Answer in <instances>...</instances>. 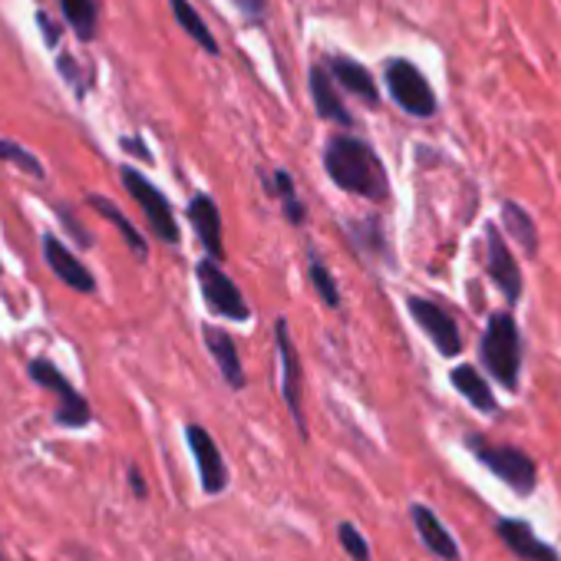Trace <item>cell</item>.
<instances>
[{
    "mask_svg": "<svg viewBox=\"0 0 561 561\" xmlns=\"http://www.w3.org/2000/svg\"><path fill=\"white\" fill-rule=\"evenodd\" d=\"M410 518H413V528H416V535L430 554H436L439 561H462L459 541L453 538V531L439 522V515L426 502H413Z\"/></svg>",
    "mask_w": 561,
    "mask_h": 561,
    "instance_id": "9a60e30c",
    "label": "cell"
},
{
    "mask_svg": "<svg viewBox=\"0 0 561 561\" xmlns=\"http://www.w3.org/2000/svg\"><path fill=\"white\" fill-rule=\"evenodd\" d=\"M60 11L67 27L77 34V41L93 44L100 31V0H60Z\"/></svg>",
    "mask_w": 561,
    "mask_h": 561,
    "instance_id": "603a6c76",
    "label": "cell"
},
{
    "mask_svg": "<svg viewBox=\"0 0 561 561\" xmlns=\"http://www.w3.org/2000/svg\"><path fill=\"white\" fill-rule=\"evenodd\" d=\"M188 225L195 228V234H198L202 248L208 251V257L221 264L225 261V231H221V211H218L211 195H205V192L192 195V202H188Z\"/></svg>",
    "mask_w": 561,
    "mask_h": 561,
    "instance_id": "e0dca14e",
    "label": "cell"
},
{
    "mask_svg": "<svg viewBox=\"0 0 561 561\" xmlns=\"http://www.w3.org/2000/svg\"><path fill=\"white\" fill-rule=\"evenodd\" d=\"M354 244L367 254V257H383L390 261V244H387V234H383V225L380 218H364V221H351L347 225Z\"/></svg>",
    "mask_w": 561,
    "mask_h": 561,
    "instance_id": "484cf974",
    "label": "cell"
},
{
    "mask_svg": "<svg viewBox=\"0 0 561 561\" xmlns=\"http://www.w3.org/2000/svg\"><path fill=\"white\" fill-rule=\"evenodd\" d=\"M383 83L390 90V100L413 119H430L436 116L439 103H436V93H433V83L426 80V73L407 60V57H390L383 64Z\"/></svg>",
    "mask_w": 561,
    "mask_h": 561,
    "instance_id": "277c9868",
    "label": "cell"
},
{
    "mask_svg": "<svg viewBox=\"0 0 561 561\" xmlns=\"http://www.w3.org/2000/svg\"><path fill=\"white\" fill-rule=\"evenodd\" d=\"M449 383H453L456 393H462V397L469 400L472 410H479V413H485V416H495V413H499V400H495V393H492L485 374H479V367H472V364L453 367Z\"/></svg>",
    "mask_w": 561,
    "mask_h": 561,
    "instance_id": "d6986e66",
    "label": "cell"
},
{
    "mask_svg": "<svg viewBox=\"0 0 561 561\" xmlns=\"http://www.w3.org/2000/svg\"><path fill=\"white\" fill-rule=\"evenodd\" d=\"M231 4H234L251 24H261L264 14H267V0H231Z\"/></svg>",
    "mask_w": 561,
    "mask_h": 561,
    "instance_id": "4dcf8cb0",
    "label": "cell"
},
{
    "mask_svg": "<svg viewBox=\"0 0 561 561\" xmlns=\"http://www.w3.org/2000/svg\"><path fill=\"white\" fill-rule=\"evenodd\" d=\"M57 215H60V221H64V228H67V231L73 234V241H77L80 248H90V244H93V234H90V231H87V228H83V225L77 221V215H73L70 208H64V205H57Z\"/></svg>",
    "mask_w": 561,
    "mask_h": 561,
    "instance_id": "f546056e",
    "label": "cell"
},
{
    "mask_svg": "<svg viewBox=\"0 0 561 561\" xmlns=\"http://www.w3.org/2000/svg\"><path fill=\"white\" fill-rule=\"evenodd\" d=\"M57 70H60V77L77 90V96H80V100L90 93V87H93V70H87V73H83V67H80V60H77L73 54H67V50H64V54L57 57Z\"/></svg>",
    "mask_w": 561,
    "mask_h": 561,
    "instance_id": "83f0119b",
    "label": "cell"
},
{
    "mask_svg": "<svg viewBox=\"0 0 561 561\" xmlns=\"http://www.w3.org/2000/svg\"><path fill=\"white\" fill-rule=\"evenodd\" d=\"M87 205H90V208H96L106 221H113V225L119 228V234L126 238L129 251H133L139 261H146V257H149V244H146L142 231H139L126 215H123V208H119L116 202H110V198H103V195H87Z\"/></svg>",
    "mask_w": 561,
    "mask_h": 561,
    "instance_id": "7402d4cb",
    "label": "cell"
},
{
    "mask_svg": "<svg viewBox=\"0 0 561 561\" xmlns=\"http://www.w3.org/2000/svg\"><path fill=\"white\" fill-rule=\"evenodd\" d=\"M485 274L492 285L505 295L508 305H518L522 301V291H525V277H522V267L505 241V234L499 231V225H485Z\"/></svg>",
    "mask_w": 561,
    "mask_h": 561,
    "instance_id": "30bf717a",
    "label": "cell"
},
{
    "mask_svg": "<svg viewBox=\"0 0 561 561\" xmlns=\"http://www.w3.org/2000/svg\"><path fill=\"white\" fill-rule=\"evenodd\" d=\"M119 179H123L126 192L136 198V205L142 208V215H146V221H149V231H152L159 241H165V244H179L182 231H179L172 202L162 195V188H156V185H152L139 169H133V165H123V169H119Z\"/></svg>",
    "mask_w": 561,
    "mask_h": 561,
    "instance_id": "8992f818",
    "label": "cell"
},
{
    "mask_svg": "<svg viewBox=\"0 0 561 561\" xmlns=\"http://www.w3.org/2000/svg\"><path fill=\"white\" fill-rule=\"evenodd\" d=\"M479 364H482V374H489L508 393H515L522 387L525 347H522V331H518L512 311L489 314L485 331L479 337Z\"/></svg>",
    "mask_w": 561,
    "mask_h": 561,
    "instance_id": "7a4b0ae2",
    "label": "cell"
},
{
    "mask_svg": "<svg viewBox=\"0 0 561 561\" xmlns=\"http://www.w3.org/2000/svg\"><path fill=\"white\" fill-rule=\"evenodd\" d=\"M502 225H505V234H508L528 257L538 254V248H541L538 225H535V218H531L518 202H502Z\"/></svg>",
    "mask_w": 561,
    "mask_h": 561,
    "instance_id": "44dd1931",
    "label": "cell"
},
{
    "mask_svg": "<svg viewBox=\"0 0 561 561\" xmlns=\"http://www.w3.org/2000/svg\"><path fill=\"white\" fill-rule=\"evenodd\" d=\"M337 541H341V548L347 551L351 561H374L370 558V541L360 535V528L354 522H341L337 525Z\"/></svg>",
    "mask_w": 561,
    "mask_h": 561,
    "instance_id": "f1b7e54d",
    "label": "cell"
},
{
    "mask_svg": "<svg viewBox=\"0 0 561 561\" xmlns=\"http://www.w3.org/2000/svg\"><path fill=\"white\" fill-rule=\"evenodd\" d=\"M462 446L469 449V456L485 466L502 485H508L518 499H528L538 489V462L518 449V446H505V443H492L482 433H466Z\"/></svg>",
    "mask_w": 561,
    "mask_h": 561,
    "instance_id": "3957f363",
    "label": "cell"
},
{
    "mask_svg": "<svg viewBox=\"0 0 561 561\" xmlns=\"http://www.w3.org/2000/svg\"><path fill=\"white\" fill-rule=\"evenodd\" d=\"M0 162L18 165V169H21V172H27L31 179H47L44 162H41L34 152H27L21 142H14V139H0Z\"/></svg>",
    "mask_w": 561,
    "mask_h": 561,
    "instance_id": "4316f807",
    "label": "cell"
},
{
    "mask_svg": "<svg viewBox=\"0 0 561 561\" xmlns=\"http://www.w3.org/2000/svg\"><path fill=\"white\" fill-rule=\"evenodd\" d=\"M195 277H198V288H202V301H205V308H208L215 318L238 321V324L251 321V305L244 301L241 288L221 271L218 261L202 257V261L195 264Z\"/></svg>",
    "mask_w": 561,
    "mask_h": 561,
    "instance_id": "5b68a950",
    "label": "cell"
},
{
    "mask_svg": "<svg viewBox=\"0 0 561 561\" xmlns=\"http://www.w3.org/2000/svg\"><path fill=\"white\" fill-rule=\"evenodd\" d=\"M119 146H123V152H129V156H136V159H142V162H152V152H149V146H146L139 136H123Z\"/></svg>",
    "mask_w": 561,
    "mask_h": 561,
    "instance_id": "d6a6232c",
    "label": "cell"
},
{
    "mask_svg": "<svg viewBox=\"0 0 561 561\" xmlns=\"http://www.w3.org/2000/svg\"><path fill=\"white\" fill-rule=\"evenodd\" d=\"M495 535L499 541L522 561H561L558 548L541 541L535 528L522 518H495Z\"/></svg>",
    "mask_w": 561,
    "mask_h": 561,
    "instance_id": "4fadbf2b",
    "label": "cell"
},
{
    "mask_svg": "<svg viewBox=\"0 0 561 561\" xmlns=\"http://www.w3.org/2000/svg\"><path fill=\"white\" fill-rule=\"evenodd\" d=\"M324 64H328L331 77L337 80V87H341L344 93L357 96V100H360L364 106H370V110L380 106L377 80H374V73H370L364 64H357L354 57H344V54H331V57H324Z\"/></svg>",
    "mask_w": 561,
    "mask_h": 561,
    "instance_id": "2e32d148",
    "label": "cell"
},
{
    "mask_svg": "<svg viewBox=\"0 0 561 561\" xmlns=\"http://www.w3.org/2000/svg\"><path fill=\"white\" fill-rule=\"evenodd\" d=\"M202 337H205V347L215 360V367L221 370V380L231 387V390H244L248 387V377H244V367H241V354L234 347V337L215 324H205L202 328Z\"/></svg>",
    "mask_w": 561,
    "mask_h": 561,
    "instance_id": "ac0fdd59",
    "label": "cell"
},
{
    "mask_svg": "<svg viewBox=\"0 0 561 561\" xmlns=\"http://www.w3.org/2000/svg\"><path fill=\"white\" fill-rule=\"evenodd\" d=\"M261 179H264V192H267L271 198L280 202V211H285V218H288L291 225L301 228V225L308 221V208H305V202H301V195H298L295 175H291L288 169H274L271 175L261 172Z\"/></svg>",
    "mask_w": 561,
    "mask_h": 561,
    "instance_id": "ffe728a7",
    "label": "cell"
},
{
    "mask_svg": "<svg viewBox=\"0 0 561 561\" xmlns=\"http://www.w3.org/2000/svg\"><path fill=\"white\" fill-rule=\"evenodd\" d=\"M169 8H172V18H175V24L208 54V57H218V41H215V34L208 31V24L202 21V14L188 4V0H169Z\"/></svg>",
    "mask_w": 561,
    "mask_h": 561,
    "instance_id": "cb8c5ba5",
    "label": "cell"
},
{
    "mask_svg": "<svg viewBox=\"0 0 561 561\" xmlns=\"http://www.w3.org/2000/svg\"><path fill=\"white\" fill-rule=\"evenodd\" d=\"M44 257L67 288H73L80 295H96V277L57 234H44Z\"/></svg>",
    "mask_w": 561,
    "mask_h": 561,
    "instance_id": "5bb4252c",
    "label": "cell"
},
{
    "mask_svg": "<svg viewBox=\"0 0 561 561\" xmlns=\"http://www.w3.org/2000/svg\"><path fill=\"white\" fill-rule=\"evenodd\" d=\"M324 172L341 192H351L367 202L390 198L387 169H383L377 149L360 136H347V133L331 136L324 142Z\"/></svg>",
    "mask_w": 561,
    "mask_h": 561,
    "instance_id": "6da1fadb",
    "label": "cell"
},
{
    "mask_svg": "<svg viewBox=\"0 0 561 561\" xmlns=\"http://www.w3.org/2000/svg\"><path fill=\"white\" fill-rule=\"evenodd\" d=\"M308 277H311V285H314V295L324 301V308L337 311L341 308V291H337V280L328 267V261L321 257L318 248H308Z\"/></svg>",
    "mask_w": 561,
    "mask_h": 561,
    "instance_id": "d4e9b609",
    "label": "cell"
},
{
    "mask_svg": "<svg viewBox=\"0 0 561 561\" xmlns=\"http://www.w3.org/2000/svg\"><path fill=\"white\" fill-rule=\"evenodd\" d=\"M407 311L416 321V328L430 337V344L436 347L439 357H459L462 354V331L459 321L436 301L423 298V295H410L407 298Z\"/></svg>",
    "mask_w": 561,
    "mask_h": 561,
    "instance_id": "9c48e42d",
    "label": "cell"
},
{
    "mask_svg": "<svg viewBox=\"0 0 561 561\" xmlns=\"http://www.w3.org/2000/svg\"><path fill=\"white\" fill-rule=\"evenodd\" d=\"M274 347H277V360H280V393H285L288 413L295 416V426L301 433V439H308V420H305V374H301V354L295 347L288 318L274 321Z\"/></svg>",
    "mask_w": 561,
    "mask_h": 561,
    "instance_id": "ba28073f",
    "label": "cell"
},
{
    "mask_svg": "<svg viewBox=\"0 0 561 561\" xmlns=\"http://www.w3.org/2000/svg\"><path fill=\"white\" fill-rule=\"evenodd\" d=\"M185 443L192 449V459H195V469H198V482H202V492L205 495H221L228 489V466H225V456L215 443V436L198 426V423H188L185 426Z\"/></svg>",
    "mask_w": 561,
    "mask_h": 561,
    "instance_id": "8fae6325",
    "label": "cell"
},
{
    "mask_svg": "<svg viewBox=\"0 0 561 561\" xmlns=\"http://www.w3.org/2000/svg\"><path fill=\"white\" fill-rule=\"evenodd\" d=\"M37 27L47 41V47H57L60 44V24H54V18L47 11H37Z\"/></svg>",
    "mask_w": 561,
    "mask_h": 561,
    "instance_id": "1f68e13d",
    "label": "cell"
},
{
    "mask_svg": "<svg viewBox=\"0 0 561 561\" xmlns=\"http://www.w3.org/2000/svg\"><path fill=\"white\" fill-rule=\"evenodd\" d=\"M308 83H311V96H314L318 116H321L324 123H334V126L351 129V126H354V113L347 110V103H344V96H341V87H337V80L331 77V70H328L324 60H314V64H311Z\"/></svg>",
    "mask_w": 561,
    "mask_h": 561,
    "instance_id": "7c38bea8",
    "label": "cell"
},
{
    "mask_svg": "<svg viewBox=\"0 0 561 561\" xmlns=\"http://www.w3.org/2000/svg\"><path fill=\"white\" fill-rule=\"evenodd\" d=\"M31 380L37 383V387H44V390H50V393H57V413H54V420H57V426H67V430H83V426H90L93 423V410H90V403L83 400V393L67 380V374H60L50 360H44V357H37V360H31Z\"/></svg>",
    "mask_w": 561,
    "mask_h": 561,
    "instance_id": "52a82bcc",
    "label": "cell"
},
{
    "mask_svg": "<svg viewBox=\"0 0 561 561\" xmlns=\"http://www.w3.org/2000/svg\"><path fill=\"white\" fill-rule=\"evenodd\" d=\"M129 492L136 495V499H149V485H146V479H142V472H139V466H129Z\"/></svg>",
    "mask_w": 561,
    "mask_h": 561,
    "instance_id": "836d02e7",
    "label": "cell"
},
{
    "mask_svg": "<svg viewBox=\"0 0 561 561\" xmlns=\"http://www.w3.org/2000/svg\"><path fill=\"white\" fill-rule=\"evenodd\" d=\"M0 561H4V548H0Z\"/></svg>",
    "mask_w": 561,
    "mask_h": 561,
    "instance_id": "e575fe53",
    "label": "cell"
}]
</instances>
